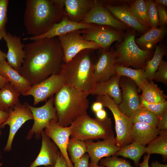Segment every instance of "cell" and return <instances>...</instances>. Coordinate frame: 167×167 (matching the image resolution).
<instances>
[{
    "label": "cell",
    "mask_w": 167,
    "mask_h": 167,
    "mask_svg": "<svg viewBox=\"0 0 167 167\" xmlns=\"http://www.w3.org/2000/svg\"><path fill=\"white\" fill-rule=\"evenodd\" d=\"M24 50L25 57L19 73L32 86L60 73L64 62L58 37L33 40Z\"/></svg>",
    "instance_id": "obj_1"
},
{
    "label": "cell",
    "mask_w": 167,
    "mask_h": 167,
    "mask_svg": "<svg viewBox=\"0 0 167 167\" xmlns=\"http://www.w3.org/2000/svg\"><path fill=\"white\" fill-rule=\"evenodd\" d=\"M64 0H27L24 24L31 36L41 35L65 15Z\"/></svg>",
    "instance_id": "obj_2"
},
{
    "label": "cell",
    "mask_w": 167,
    "mask_h": 167,
    "mask_svg": "<svg viewBox=\"0 0 167 167\" xmlns=\"http://www.w3.org/2000/svg\"><path fill=\"white\" fill-rule=\"evenodd\" d=\"M96 59V50L87 49L64 63L60 74L65 84L91 94L96 85L94 67Z\"/></svg>",
    "instance_id": "obj_3"
},
{
    "label": "cell",
    "mask_w": 167,
    "mask_h": 167,
    "mask_svg": "<svg viewBox=\"0 0 167 167\" xmlns=\"http://www.w3.org/2000/svg\"><path fill=\"white\" fill-rule=\"evenodd\" d=\"M89 94L65 84L54 96L57 122L60 126H70L78 119L87 113Z\"/></svg>",
    "instance_id": "obj_4"
},
{
    "label": "cell",
    "mask_w": 167,
    "mask_h": 167,
    "mask_svg": "<svg viewBox=\"0 0 167 167\" xmlns=\"http://www.w3.org/2000/svg\"><path fill=\"white\" fill-rule=\"evenodd\" d=\"M70 137L85 141L115 138L112 122L107 117L104 120L90 117L88 113L80 117L71 124Z\"/></svg>",
    "instance_id": "obj_5"
},
{
    "label": "cell",
    "mask_w": 167,
    "mask_h": 167,
    "mask_svg": "<svg viewBox=\"0 0 167 167\" xmlns=\"http://www.w3.org/2000/svg\"><path fill=\"white\" fill-rule=\"evenodd\" d=\"M135 31L129 29L124 34L123 39L115 45V65L135 69L145 68L147 62L152 57V50L140 48L135 42Z\"/></svg>",
    "instance_id": "obj_6"
},
{
    "label": "cell",
    "mask_w": 167,
    "mask_h": 167,
    "mask_svg": "<svg viewBox=\"0 0 167 167\" xmlns=\"http://www.w3.org/2000/svg\"><path fill=\"white\" fill-rule=\"evenodd\" d=\"M96 99L108 108L113 115L116 134L115 139L118 146L121 148L131 143V134L133 123L130 117L119 110L118 105L109 96H96Z\"/></svg>",
    "instance_id": "obj_7"
},
{
    "label": "cell",
    "mask_w": 167,
    "mask_h": 167,
    "mask_svg": "<svg viewBox=\"0 0 167 167\" xmlns=\"http://www.w3.org/2000/svg\"><path fill=\"white\" fill-rule=\"evenodd\" d=\"M80 30L85 40L94 42L105 50H109L113 42L122 41L125 34L122 31L110 26L94 24Z\"/></svg>",
    "instance_id": "obj_8"
},
{
    "label": "cell",
    "mask_w": 167,
    "mask_h": 167,
    "mask_svg": "<svg viewBox=\"0 0 167 167\" xmlns=\"http://www.w3.org/2000/svg\"><path fill=\"white\" fill-rule=\"evenodd\" d=\"M63 51L64 62H67L81 51L101 48L96 43L85 40L79 30L73 31L58 36Z\"/></svg>",
    "instance_id": "obj_9"
},
{
    "label": "cell",
    "mask_w": 167,
    "mask_h": 167,
    "mask_svg": "<svg viewBox=\"0 0 167 167\" xmlns=\"http://www.w3.org/2000/svg\"><path fill=\"white\" fill-rule=\"evenodd\" d=\"M26 104L30 110L34 120L33 124L26 137L28 140L31 139L34 134L35 138L39 139L43 129L53 119L57 120L56 110L54 104V96L50 97L44 105L40 107H35L27 102Z\"/></svg>",
    "instance_id": "obj_10"
},
{
    "label": "cell",
    "mask_w": 167,
    "mask_h": 167,
    "mask_svg": "<svg viewBox=\"0 0 167 167\" xmlns=\"http://www.w3.org/2000/svg\"><path fill=\"white\" fill-rule=\"evenodd\" d=\"M65 84L61 74L53 75L39 83L26 89L22 94L24 96H31L34 99L33 105L40 102L46 101L57 93Z\"/></svg>",
    "instance_id": "obj_11"
},
{
    "label": "cell",
    "mask_w": 167,
    "mask_h": 167,
    "mask_svg": "<svg viewBox=\"0 0 167 167\" xmlns=\"http://www.w3.org/2000/svg\"><path fill=\"white\" fill-rule=\"evenodd\" d=\"M9 112V117L1 126V129L6 125L10 126L8 137L4 148V151L7 152L11 150L13 139L18 130L26 122L33 119L32 113L26 102L23 104L19 102Z\"/></svg>",
    "instance_id": "obj_12"
},
{
    "label": "cell",
    "mask_w": 167,
    "mask_h": 167,
    "mask_svg": "<svg viewBox=\"0 0 167 167\" xmlns=\"http://www.w3.org/2000/svg\"><path fill=\"white\" fill-rule=\"evenodd\" d=\"M119 86L122 99L118 107L122 112L130 117L140 106L138 86L134 81L124 76H120Z\"/></svg>",
    "instance_id": "obj_13"
},
{
    "label": "cell",
    "mask_w": 167,
    "mask_h": 167,
    "mask_svg": "<svg viewBox=\"0 0 167 167\" xmlns=\"http://www.w3.org/2000/svg\"><path fill=\"white\" fill-rule=\"evenodd\" d=\"M96 50V59L94 67L96 84L106 81L116 74L115 49L112 47L108 50L101 48Z\"/></svg>",
    "instance_id": "obj_14"
},
{
    "label": "cell",
    "mask_w": 167,
    "mask_h": 167,
    "mask_svg": "<svg viewBox=\"0 0 167 167\" xmlns=\"http://www.w3.org/2000/svg\"><path fill=\"white\" fill-rule=\"evenodd\" d=\"M81 23L109 26L122 31L130 28L114 17L101 0H94L91 10Z\"/></svg>",
    "instance_id": "obj_15"
},
{
    "label": "cell",
    "mask_w": 167,
    "mask_h": 167,
    "mask_svg": "<svg viewBox=\"0 0 167 167\" xmlns=\"http://www.w3.org/2000/svg\"><path fill=\"white\" fill-rule=\"evenodd\" d=\"M44 132L55 143L66 160L68 167H74L68 155L67 148L70 137V126H60L57 120H51L45 128Z\"/></svg>",
    "instance_id": "obj_16"
},
{
    "label": "cell",
    "mask_w": 167,
    "mask_h": 167,
    "mask_svg": "<svg viewBox=\"0 0 167 167\" xmlns=\"http://www.w3.org/2000/svg\"><path fill=\"white\" fill-rule=\"evenodd\" d=\"M84 141L87 147V153L90 159V162L95 164H98L100 160L104 157L115 155L120 148L117 145L115 138L96 142L92 140Z\"/></svg>",
    "instance_id": "obj_17"
},
{
    "label": "cell",
    "mask_w": 167,
    "mask_h": 167,
    "mask_svg": "<svg viewBox=\"0 0 167 167\" xmlns=\"http://www.w3.org/2000/svg\"><path fill=\"white\" fill-rule=\"evenodd\" d=\"M103 4L105 7L114 17L130 28H131L135 31L144 34L149 30V28L140 22L133 15L130 10L129 7L127 4L116 5L104 3Z\"/></svg>",
    "instance_id": "obj_18"
},
{
    "label": "cell",
    "mask_w": 167,
    "mask_h": 167,
    "mask_svg": "<svg viewBox=\"0 0 167 167\" xmlns=\"http://www.w3.org/2000/svg\"><path fill=\"white\" fill-rule=\"evenodd\" d=\"M3 38L8 48L6 62L11 67L19 72L25 57L24 48L25 45L22 42L20 36L13 35L9 32Z\"/></svg>",
    "instance_id": "obj_19"
},
{
    "label": "cell",
    "mask_w": 167,
    "mask_h": 167,
    "mask_svg": "<svg viewBox=\"0 0 167 167\" xmlns=\"http://www.w3.org/2000/svg\"><path fill=\"white\" fill-rule=\"evenodd\" d=\"M42 145L40 152L29 167L45 165L54 167L60 152L55 143L42 131L41 133Z\"/></svg>",
    "instance_id": "obj_20"
},
{
    "label": "cell",
    "mask_w": 167,
    "mask_h": 167,
    "mask_svg": "<svg viewBox=\"0 0 167 167\" xmlns=\"http://www.w3.org/2000/svg\"><path fill=\"white\" fill-rule=\"evenodd\" d=\"M91 25L92 24L77 23L71 21L65 15L60 22L54 24L44 34L38 36L24 38L23 39V40L33 41L45 38L58 37L73 31L80 30L89 28Z\"/></svg>",
    "instance_id": "obj_21"
},
{
    "label": "cell",
    "mask_w": 167,
    "mask_h": 167,
    "mask_svg": "<svg viewBox=\"0 0 167 167\" xmlns=\"http://www.w3.org/2000/svg\"><path fill=\"white\" fill-rule=\"evenodd\" d=\"M94 0H64L65 15L71 21L81 23L91 10Z\"/></svg>",
    "instance_id": "obj_22"
},
{
    "label": "cell",
    "mask_w": 167,
    "mask_h": 167,
    "mask_svg": "<svg viewBox=\"0 0 167 167\" xmlns=\"http://www.w3.org/2000/svg\"><path fill=\"white\" fill-rule=\"evenodd\" d=\"M120 78V76L115 74L109 80L96 84L91 94L96 96L107 95L118 105L122 99L119 86Z\"/></svg>",
    "instance_id": "obj_23"
},
{
    "label": "cell",
    "mask_w": 167,
    "mask_h": 167,
    "mask_svg": "<svg viewBox=\"0 0 167 167\" xmlns=\"http://www.w3.org/2000/svg\"><path fill=\"white\" fill-rule=\"evenodd\" d=\"M161 131L157 128L147 124L134 123L131 134L132 143H136L146 146L156 138Z\"/></svg>",
    "instance_id": "obj_24"
},
{
    "label": "cell",
    "mask_w": 167,
    "mask_h": 167,
    "mask_svg": "<svg viewBox=\"0 0 167 167\" xmlns=\"http://www.w3.org/2000/svg\"><path fill=\"white\" fill-rule=\"evenodd\" d=\"M166 27L151 28L140 37L135 39L137 45L144 50H152L167 34Z\"/></svg>",
    "instance_id": "obj_25"
},
{
    "label": "cell",
    "mask_w": 167,
    "mask_h": 167,
    "mask_svg": "<svg viewBox=\"0 0 167 167\" xmlns=\"http://www.w3.org/2000/svg\"><path fill=\"white\" fill-rule=\"evenodd\" d=\"M0 75L6 78L20 94L32 86L27 79L11 67L6 60L0 63Z\"/></svg>",
    "instance_id": "obj_26"
},
{
    "label": "cell",
    "mask_w": 167,
    "mask_h": 167,
    "mask_svg": "<svg viewBox=\"0 0 167 167\" xmlns=\"http://www.w3.org/2000/svg\"><path fill=\"white\" fill-rule=\"evenodd\" d=\"M142 93L141 96L150 103H158L166 100V95L153 80L147 79L142 84L141 87Z\"/></svg>",
    "instance_id": "obj_27"
},
{
    "label": "cell",
    "mask_w": 167,
    "mask_h": 167,
    "mask_svg": "<svg viewBox=\"0 0 167 167\" xmlns=\"http://www.w3.org/2000/svg\"><path fill=\"white\" fill-rule=\"evenodd\" d=\"M20 93L9 82L0 89V110L9 111L19 102Z\"/></svg>",
    "instance_id": "obj_28"
},
{
    "label": "cell",
    "mask_w": 167,
    "mask_h": 167,
    "mask_svg": "<svg viewBox=\"0 0 167 167\" xmlns=\"http://www.w3.org/2000/svg\"><path fill=\"white\" fill-rule=\"evenodd\" d=\"M166 52V47L163 44L156 45L153 55L151 59L147 62L144 68V75L148 80H152L153 77Z\"/></svg>",
    "instance_id": "obj_29"
},
{
    "label": "cell",
    "mask_w": 167,
    "mask_h": 167,
    "mask_svg": "<svg viewBox=\"0 0 167 167\" xmlns=\"http://www.w3.org/2000/svg\"><path fill=\"white\" fill-rule=\"evenodd\" d=\"M145 147L141 144L132 142L121 148L115 155L132 160L137 167L141 157L145 153Z\"/></svg>",
    "instance_id": "obj_30"
},
{
    "label": "cell",
    "mask_w": 167,
    "mask_h": 167,
    "mask_svg": "<svg viewBox=\"0 0 167 167\" xmlns=\"http://www.w3.org/2000/svg\"><path fill=\"white\" fill-rule=\"evenodd\" d=\"M145 153L161 155L166 160L167 158V131H161L160 134L145 147Z\"/></svg>",
    "instance_id": "obj_31"
},
{
    "label": "cell",
    "mask_w": 167,
    "mask_h": 167,
    "mask_svg": "<svg viewBox=\"0 0 167 167\" xmlns=\"http://www.w3.org/2000/svg\"><path fill=\"white\" fill-rule=\"evenodd\" d=\"M116 74L118 76L130 78L136 84L139 92L141 91L142 84L147 79L144 75V68L133 69L129 67L115 65Z\"/></svg>",
    "instance_id": "obj_32"
},
{
    "label": "cell",
    "mask_w": 167,
    "mask_h": 167,
    "mask_svg": "<svg viewBox=\"0 0 167 167\" xmlns=\"http://www.w3.org/2000/svg\"><path fill=\"white\" fill-rule=\"evenodd\" d=\"M133 123L140 122L157 126L159 118L154 113L140 106L135 111L130 117Z\"/></svg>",
    "instance_id": "obj_33"
},
{
    "label": "cell",
    "mask_w": 167,
    "mask_h": 167,
    "mask_svg": "<svg viewBox=\"0 0 167 167\" xmlns=\"http://www.w3.org/2000/svg\"><path fill=\"white\" fill-rule=\"evenodd\" d=\"M67 151L71 162L74 164L87 153V147L84 141L70 138Z\"/></svg>",
    "instance_id": "obj_34"
},
{
    "label": "cell",
    "mask_w": 167,
    "mask_h": 167,
    "mask_svg": "<svg viewBox=\"0 0 167 167\" xmlns=\"http://www.w3.org/2000/svg\"><path fill=\"white\" fill-rule=\"evenodd\" d=\"M133 15L140 22L148 28H150L147 15L146 1L143 0L135 1L129 7Z\"/></svg>",
    "instance_id": "obj_35"
},
{
    "label": "cell",
    "mask_w": 167,
    "mask_h": 167,
    "mask_svg": "<svg viewBox=\"0 0 167 167\" xmlns=\"http://www.w3.org/2000/svg\"><path fill=\"white\" fill-rule=\"evenodd\" d=\"M99 162L100 165L106 167H136L132 166L129 161L115 155L103 158Z\"/></svg>",
    "instance_id": "obj_36"
},
{
    "label": "cell",
    "mask_w": 167,
    "mask_h": 167,
    "mask_svg": "<svg viewBox=\"0 0 167 167\" xmlns=\"http://www.w3.org/2000/svg\"><path fill=\"white\" fill-rule=\"evenodd\" d=\"M140 106L144 107L156 114L159 118L167 110V100L158 103H150L140 96Z\"/></svg>",
    "instance_id": "obj_37"
},
{
    "label": "cell",
    "mask_w": 167,
    "mask_h": 167,
    "mask_svg": "<svg viewBox=\"0 0 167 167\" xmlns=\"http://www.w3.org/2000/svg\"><path fill=\"white\" fill-rule=\"evenodd\" d=\"M145 1L147 17L150 28H157L159 25V21L156 4L152 0Z\"/></svg>",
    "instance_id": "obj_38"
},
{
    "label": "cell",
    "mask_w": 167,
    "mask_h": 167,
    "mask_svg": "<svg viewBox=\"0 0 167 167\" xmlns=\"http://www.w3.org/2000/svg\"><path fill=\"white\" fill-rule=\"evenodd\" d=\"M8 0H0V40L6 34V26L8 21Z\"/></svg>",
    "instance_id": "obj_39"
},
{
    "label": "cell",
    "mask_w": 167,
    "mask_h": 167,
    "mask_svg": "<svg viewBox=\"0 0 167 167\" xmlns=\"http://www.w3.org/2000/svg\"><path fill=\"white\" fill-rule=\"evenodd\" d=\"M167 85V62L162 60L152 80Z\"/></svg>",
    "instance_id": "obj_40"
},
{
    "label": "cell",
    "mask_w": 167,
    "mask_h": 167,
    "mask_svg": "<svg viewBox=\"0 0 167 167\" xmlns=\"http://www.w3.org/2000/svg\"><path fill=\"white\" fill-rule=\"evenodd\" d=\"M158 14L159 27H166L167 24V11L165 7L156 4Z\"/></svg>",
    "instance_id": "obj_41"
},
{
    "label": "cell",
    "mask_w": 167,
    "mask_h": 167,
    "mask_svg": "<svg viewBox=\"0 0 167 167\" xmlns=\"http://www.w3.org/2000/svg\"><path fill=\"white\" fill-rule=\"evenodd\" d=\"M157 128L161 131H167V110L159 118Z\"/></svg>",
    "instance_id": "obj_42"
},
{
    "label": "cell",
    "mask_w": 167,
    "mask_h": 167,
    "mask_svg": "<svg viewBox=\"0 0 167 167\" xmlns=\"http://www.w3.org/2000/svg\"><path fill=\"white\" fill-rule=\"evenodd\" d=\"M89 156L86 153L74 163V167H88Z\"/></svg>",
    "instance_id": "obj_43"
},
{
    "label": "cell",
    "mask_w": 167,
    "mask_h": 167,
    "mask_svg": "<svg viewBox=\"0 0 167 167\" xmlns=\"http://www.w3.org/2000/svg\"><path fill=\"white\" fill-rule=\"evenodd\" d=\"M9 115V111H3L0 110V136L2 134L1 126L7 120Z\"/></svg>",
    "instance_id": "obj_44"
},
{
    "label": "cell",
    "mask_w": 167,
    "mask_h": 167,
    "mask_svg": "<svg viewBox=\"0 0 167 167\" xmlns=\"http://www.w3.org/2000/svg\"><path fill=\"white\" fill-rule=\"evenodd\" d=\"M54 167H68L65 160L61 153L58 158Z\"/></svg>",
    "instance_id": "obj_45"
},
{
    "label": "cell",
    "mask_w": 167,
    "mask_h": 167,
    "mask_svg": "<svg viewBox=\"0 0 167 167\" xmlns=\"http://www.w3.org/2000/svg\"><path fill=\"white\" fill-rule=\"evenodd\" d=\"M103 105L102 103L99 101H96L94 102L91 107L92 110L95 113L103 109Z\"/></svg>",
    "instance_id": "obj_46"
},
{
    "label": "cell",
    "mask_w": 167,
    "mask_h": 167,
    "mask_svg": "<svg viewBox=\"0 0 167 167\" xmlns=\"http://www.w3.org/2000/svg\"><path fill=\"white\" fill-rule=\"evenodd\" d=\"M95 113L96 118L100 120L105 119L108 117L106 111L103 109L96 112Z\"/></svg>",
    "instance_id": "obj_47"
},
{
    "label": "cell",
    "mask_w": 167,
    "mask_h": 167,
    "mask_svg": "<svg viewBox=\"0 0 167 167\" xmlns=\"http://www.w3.org/2000/svg\"><path fill=\"white\" fill-rule=\"evenodd\" d=\"M150 156L149 154L145 155L143 161L142 163H139L138 165L139 167H150L148 162Z\"/></svg>",
    "instance_id": "obj_48"
},
{
    "label": "cell",
    "mask_w": 167,
    "mask_h": 167,
    "mask_svg": "<svg viewBox=\"0 0 167 167\" xmlns=\"http://www.w3.org/2000/svg\"><path fill=\"white\" fill-rule=\"evenodd\" d=\"M9 81L6 78L0 75V89L8 83Z\"/></svg>",
    "instance_id": "obj_49"
},
{
    "label": "cell",
    "mask_w": 167,
    "mask_h": 167,
    "mask_svg": "<svg viewBox=\"0 0 167 167\" xmlns=\"http://www.w3.org/2000/svg\"><path fill=\"white\" fill-rule=\"evenodd\" d=\"M151 167H167V164H162L158 163L157 161L152 162Z\"/></svg>",
    "instance_id": "obj_50"
},
{
    "label": "cell",
    "mask_w": 167,
    "mask_h": 167,
    "mask_svg": "<svg viewBox=\"0 0 167 167\" xmlns=\"http://www.w3.org/2000/svg\"><path fill=\"white\" fill-rule=\"evenodd\" d=\"M154 2L156 4H159L165 7L167 6V0H156Z\"/></svg>",
    "instance_id": "obj_51"
},
{
    "label": "cell",
    "mask_w": 167,
    "mask_h": 167,
    "mask_svg": "<svg viewBox=\"0 0 167 167\" xmlns=\"http://www.w3.org/2000/svg\"><path fill=\"white\" fill-rule=\"evenodd\" d=\"M6 54L2 52L0 49V63L6 60Z\"/></svg>",
    "instance_id": "obj_52"
},
{
    "label": "cell",
    "mask_w": 167,
    "mask_h": 167,
    "mask_svg": "<svg viewBox=\"0 0 167 167\" xmlns=\"http://www.w3.org/2000/svg\"><path fill=\"white\" fill-rule=\"evenodd\" d=\"M88 167H105V166L102 165H99L98 164H93L90 162L89 163Z\"/></svg>",
    "instance_id": "obj_53"
},
{
    "label": "cell",
    "mask_w": 167,
    "mask_h": 167,
    "mask_svg": "<svg viewBox=\"0 0 167 167\" xmlns=\"http://www.w3.org/2000/svg\"><path fill=\"white\" fill-rule=\"evenodd\" d=\"M3 163H0V167L2 165Z\"/></svg>",
    "instance_id": "obj_54"
},
{
    "label": "cell",
    "mask_w": 167,
    "mask_h": 167,
    "mask_svg": "<svg viewBox=\"0 0 167 167\" xmlns=\"http://www.w3.org/2000/svg\"><path fill=\"white\" fill-rule=\"evenodd\" d=\"M1 151H0V157H1Z\"/></svg>",
    "instance_id": "obj_55"
}]
</instances>
